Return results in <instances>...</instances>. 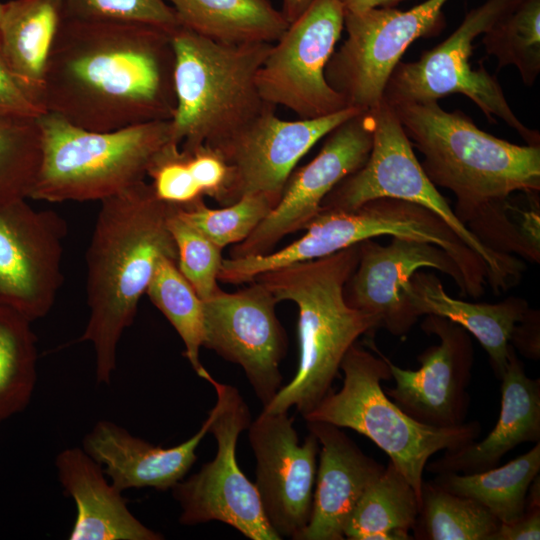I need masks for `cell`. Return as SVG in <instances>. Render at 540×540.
I'll list each match as a JSON object with an SVG mask.
<instances>
[{
    "instance_id": "cell-16",
    "label": "cell",
    "mask_w": 540,
    "mask_h": 540,
    "mask_svg": "<svg viewBox=\"0 0 540 540\" xmlns=\"http://www.w3.org/2000/svg\"><path fill=\"white\" fill-rule=\"evenodd\" d=\"M275 109L268 107L211 147L230 169L223 205L250 194H263L276 205L299 160L331 130L361 111L348 107L321 118L289 121L276 116Z\"/></svg>"
},
{
    "instance_id": "cell-20",
    "label": "cell",
    "mask_w": 540,
    "mask_h": 540,
    "mask_svg": "<svg viewBox=\"0 0 540 540\" xmlns=\"http://www.w3.org/2000/svg\"><path fill=\"white\" fill-rule=\"evenodd\" d=\"M421 268L441 271L453 279L464 295V279L453 259L439 246L393 236L387 245L373 239L359 243L358 264L345 283L349 306L377 317L394 336L407 334L418 320L407 301L405 289Z\"/></svg>"
},
{
    "instance_id": "cell-3",
    "label": "cell",
    "mask_w": 540,
    "mask_h": 540,
    "mask_svg": "<svg viewBox=\"0 0 540 540\" xmlns=\"http://www.w3.org/2000/svg\"><path fill=\"white\" fill-rule=\"evenodd\" d=\"M172 206L145 180L101 201L86 252L89 318L78 339L93 345L98 383H110L119 340L159 259L177 261L167 223Z\"/></svg>"
},
{
    "instance_id": "cell-44",
    "label": "cell",
    "mask_w": 540,
    "mask_h": 540,
    "mask_svg": "<svg viewBox=\"0 0 540 540\" xmlns=\"http://www.w3.org/2000/svg\"><path fill=\"white\" fill-rule=\"evenodd\" d=\"M312 0H283L281 12L290 23L295 20Z\"/></svg>"
},
{
    "instance_id": "cell-1",
    "label": "cell",
    "mask_w": 540,
    "mask_h": 540,
    "mask_svg": "<svg viewBox=\"0 0 540 540\" xmlns=\"http://www.w3.org/2000/svg\"><path fill=\"white\" fill-rule=\"evenodd\" d=\"M174 64L171 33L163 29L62 18L47 66L43 108L100 132L171 120Z\"/></svg>"
},
{
    "instance_id": "cell-41",
    "label": "cell",
    "mask_w": 540,
    "mask_h": 540,
    "mask_svg": "<svg viewBox=\"0 0 540 540\" xmlns=\"http://www.w3.org/2000/svg\"><path fill=\"white\" fill-rule=\"evenodd\" d=\"M44 112L18 85L0 49V115L37 118Z\"/></svg>"
},
{
    "instance_id": "cell-27",
    "label": "cell",
    "mask_w": 540,
    "mask_h": 540,
    "mask_svg": "<svg viewBox=\"0 0 540 540\" xmlns=\"http://www.w3.org/2000/svg\"><path fill=\"white\" fill-rule=\"evenodd\" d=\"M165 1L180 26L220 43H274L289 25L272 0Z\"/></svg>"
},
{
    "instance_id": "cell-45",
    "label": "cell",
    "mask_w": 540,
    "mask_h": 540,
    "mask_svg": "<svg viewBox=\"0 0 540 540\" xmlns=\"http://www.w3.org/2000/svg\"><path fill=\"white\" fill-rule=\"evenodd\" d=\"M3 4H4V3H1V2H0V18H1V15H2V11H3Z\"/></svg>"
},
{
    "instance_id": "cell-33",
    "label": "cell",
    "mask_w": 540,
    "mask_h": 540,
    "mask_svg": "<svg viewBox=\"0 0 540 540\" xmlns=\"http://www.w3.org/2000/svg\"><path fill=\"white\" fill-rule=\"evenodd\" d=\"M483 34L485 52L497 59L498 70L513 65L532 86L540 73V0H519Z\"/></svg>"
},
{
    "instance_id": "cell-34",
    "label": "cell",
    "mask_w": 540,
    "mask_h": 540,
    "mask_svg": "<svg viewBox=\"0 0 540 540\" xmlns=\"http://www.w3.org/2000/svg\"><path fill=\"white\" fill-rule=\"evenodd\" d=\"M40 159L36 118L0 115V206L29 198Z\"/></svg>"
},
{
    "instance_id": "cell-31",
    "label": "cell",
    "mask_w": 540,
    "mask_h": 540,
    "mask_svg": "<svg viewBox=\"0 0 540 540\" xmlns=\"http://www.w3.org/2000/svg\"><path fill=\"white\" fill-rule=\"evenodd\" d=\"M501 522L473 499L423 483L419 515L413 527L421 540H490Z\"/></svg>"
},
{
    "instance_id": "cell-12",
    "label": "cell",
    "mask_w": 540,
    "mask_h": 540,
    "mask_svg": "<svg viewBox=\"0 0 540 540\" xmlns=\"http://www.w3.org/2000/svg\"><path fill=\"white\" fill-rule=\"evenodd\" d=\"M448 0H426L409 10L376 7L344 15L347 37L332 54L328 84L348 107L375 109L395 66L415 40L437 35L444 27Z\"/></svg>"
},
{
    "instance_id": "cell-18",
    "label": "cell",
    "mask_w": 540,
    "mask_h": 540,
    "mask_svg": "<svg viewBox=\"0 0 540 540\" xmlns=\"http://www.w3.org/2000/svg\"><path fill=\"white\" fill-rule=\"evenodd\" d=\"M248 430L265 517L281 539L296 540L311 516L319 442L310 432L300 444L288 411L262 410Z\"/></svg>"
},
{
    "instance_id": "cell-13",
    "label": "cell",
    "mask_w": 540,
    "mask_h": 540,
    "mask_svg": "<svg viewBox=\"0 0 540 540\" xmlns=\"http://www.w3.org/2000/svg\"><path fill=\"white\" fill-rule=\"evenodd\" d=\"M339 0H312L274 43L257 73L264 102L299 119H315L348 108L327 82L326 66L344 30Z\"/></svg>"
},
{
    "instance_id": "cell-4",
    "label": "cell",
    "mask_w": 540,
    "mask_h": 540,
    "mask_svg": "<svg viewBox=\"0 0 540 540\" xmlns=\"http://www.w3.org/2000/svg\"><path fill=\"white\" fill-rule=\"evenodd\" d=\"M359 259V243L331 255L296 262L258 275L277 302L298 306L299 364L293 379L281 387L263 410L305 416L332 389L341 362L362 335L381 328L377 317L352 308L344 298L345 283Z\"/></svg>"
},
{
    "instance_id": "cell-24",
    "label": "cell",
    "mask_w": 540,
    "mask_h": 540,
    "mask_svg": "<svg viewBox=\"0 0 540 540\" xmlns=\"http://www.w3.org/2000/svg\"><path fill=\"white\" fill-rule=\"evenodd\" d=\"M55 465L59 482L75 502L70 540H160L164 536L138 520L102 466L82 448L62 450Z\"/></svg>"
},
{
    "instance_id": "cell-35",
    "label": "cell",
    "mask_w": 540,
    "mask_h": 540,
    "mask_svg": "<svg viewBox=\"0 0 540 540\" xmlns=\"http://www.w3.org/2000/svg\"><path fill=\"white\" fill-rule=\"evenodd\" d=\"M275 204L263 194H250L221 209L208 208L203 198L178 206V213L220 248L244 241Z\"/></svg>"
},
{
    "instance_id": "cell-17",
    "label": "cell",
    "mask_w": 540,
    "mask_h": 540,
    "mask_svg": "<svg viewBox=\"0 0 540 540\" xmlns=\"http://www.w3.org/2000/svg\"><path fill=\"white\" fill-rule=\"evenodd\" d=\"M252 282L203 301V346L240 365L265 407L282 387L280 364L287 339L275 313V297L261 283Z\"/></svg>"
},
{
    "instance_id": "cell-19",
    "label": "cell",
    "mask_w": 540,
    "mask_h": 540,
    "mask_svg": "<svg viewBox=\"0 0 540 540\" xmlns=\"http://www.w3.org/2000/svg\"><path fill=\"white\" fill-rule=\"evenodd\" d=\"M424 332L439 338V344L419 356L418 370L403 369L389 358L387 363L393 388L385 394L407 415L433 427H453L465 423L470 397L467 388L473 366L470 334L454 322L426 315Z\"/></svg>"
},
{
    "instance_id": "cell-22",
    "label": "cell",
    "mask_w": 540,
    "mask_h": 540,
    "mask_svg": "<svg viewBox=\"0 0 540 540\" xmlns=\"http://www.w3.org/2000/svg\"><path fill=\"white\" fill-rule=\"evenodd\" d=\"M210 425L209 414L192 437L164 448L132 435L112 421L101 420L85 435L82 449L102 466L121 492L145 487L165 491L184 479L193 466L196 449L209 433Z\"/></svg>"
},
{
    "instance_id": "cell-26",
    "label": "cell",
    "mask_w": 540,
    "mask_h": 540,
    "mask_svg": "<svg viewBox=\"0 0 540 540\" xmlns=\"http://www.w3.org/2000/svg\"><path fill=\"white\" fill-rule=\"evenodd\" d=\"M62 9L63 0H11L3 4L0 18L4 61L18 85L43 110L45 76Z\"/></svg>"
},
{
    "instance_id": "cell-29",
    "label": "cell",
    "mask_w": 540,
    "mask_h": 540,
    "mask_svg": "<svg viewBox=\"0 0 540 540\" xmlns=\"http://www.w3.org/2000/svg\"><path fill=\"white\" fill-rule=\"evenodd\" d=\"M420 511L416 493L389 461L366 489L344 529L349 540H407Z\"/></svg>"
},
{
    "instance_id": "cell-30",
    "label": "cell",
    "mask_w": 540,
    "mask_h": 540,
    "mask_svg": "<svg viewBox=\"0 0 540 540\" xmlns=\"http://www.w3.org/2000/svg\"><path fill=\"white\" fill-rule=\"evenodd\" d=\"M30 323L0 303V423L28 406L36 385V336Z\"/></svg>"
},
{
    "instance_id": "cell-25",
    "label": "cell",
    "mask_w": 540,
    "mask_h": 540,
    "mask_svg": "<svg viewBox=\"0 0 540 540\" xmlns=\"http://www.w3.org/2000/svg\"><path fill=\"white\" fill-rule=\"evenodd\" d=\"M415 314L446 318L474 336L486 351L495 376L504 373L515 326L529 312L526 300L508 297L499 303H473L449 296L431 273L416 271L405 289Z\"/></svg>"
},
{
    "instance_id": "cell-36",
    "label": "cell",
    "mask_w": 540,
    "mask_h": 540,
    "mask_svg": "<svg viewBox=\"0 0 540 540\" xmlns=\"http://www.w3.org/2000/svg\"><path fill=\"white\" fill-rule=\"evenodd\" d=\"M167 223L177 248V266L181 274L202 301L218 294L221 291L217 280L223 260L222 248L182 218L178 205L172 206Z\"/></svg>"
},
{
    "instance_id": "cell-21",
    "label": "cell",
    "mask_w": 540,
    "mask_h": 540,
    "mask_svg": "<svg viewBox=\"0 0 540 540\" xmlns=\"http://www.w3.org/2000/svg\"><path fill=\"white\" fill-rule=\"evenodd\" d=\"M319 442L311 516L296 540H343L357 502L385 466L366 455L341 428L307 422Z\"/></svg>"
},
{
    "instance_id": "cell-14",
    "label": "cell",
    "mask_w": 540,
    "mask_h": 540,
    "mask_svg": "<svg viewBox=\"0 0 540 540\" xmlns=\"http://www.w3.org/2000/svg\"><path fill=\"white\" fill-rule=\"evenodd\" d=\"M372 110L349 117L325 137L319 153L290 175L278 203L254 231L231 250V258L264 255L286 235L304 229L343 179L368 159L373 141Z\"/></svg>"
},
{
    "instance_id": "cell-11",
    "label": "cell",
    "mask_w": 540,
    "mask_h": 540,
    "mask_svg": "<svg viewBox=\"0 0 540 540\" xmlns=\"http://www.w3.org/2000/svg\"><path fill=\"white\" fill-rule=\"evenodd\" d=\"M205 380L216 391L209 432L216 439L217 452L212 461L172 488L181 507L179 521L183 525L219 521L252 540H280L265 517L255 484L236 458L238 437L251 423L250 410L234 386L211 375Z\"/></svg>"
},
{
    "instance_id": "cell-10",
    "label": "cell",
    "mask_w": 540,
    "mask_h": 540,
    "mask_svg": "<svg viewBox=\"0 0 540 540\" xmlns=\"http://www.w3.org/2000/svg\"><path fill=\"white\" fill-rule=\"evenodd\" d=\"M518 1L486 0L470 10L448 38L423 51L418 60L400 61L389 77L383 100L388 104L438 102L459 93L473 101L490 122H496L497 117L527 145L540 146L539 131L524 125L512 111L497 78L482 62L477 69L469 63L475 38Z\"/></svg>"
},
{
    "instance_id": "cell-37",
    "label": "cell",
    "mask_w": 540,
    "mask_h": 540,
    "mask_svg": "<svg viewBox=\"0 0 540 540\" xmlns=\"http://www.w3.org/2000/svg\"><path fill=\"white\" fill-rule=\"evenodd\" d=\"M62 18L143 24L169 33L180 27L175 10L165 0H63Z\"/></svg>"
},
{
    "instance_id": "cell-28",
    "label": "cell",
    "mask_w": 540,
    "mask_h": 540,
    "mask_svg": "<svg viewBox=\"0 0 540 540\" xmlns=\"http://www.w3.org/2000/svg\"><path fill=\"white\" fill-rule=\"evenodd\" d=\"M539 470L540 441L502 466L469 474L438 473L431 482L448 492L475 500L501 523L508 524L523 515L529 487Z\"/></svg>"
},
{
    "instance_id": "cell-6",
    "label": "cell",
    "mask_w": 540,
    "mask_h": 540,
    "mask_svg": "<svg viewBox=\"0 0 540 540\" xmlns=\"http://www.w3.org/2000/svg\"><path fill=\"white\" fill-rule=\"evenodd\" d=\"M365 349L355 342L340 369L343 384L332 389L303 416L307 422H325L349 428L374 442L390 458L422 500L423 473L429 458L441 450H455L478 439L481 424L465 422L453 427L423 424L402 411L384 392L381 382L390 380L387 357L370 341Z\"/></svg>"
},
{
    "instance_id": "cell-43",
    "label": "cell",
    "mask_w": 540,
    "mask_h": 540,
    "mask_svg": "<svg viewBox=\"0 0 540 540\" xmlns=\"http://www.w3.org/2000/svg\"><path fill=\"white\" fill-rule=\"evenodd\" d=\"M347 12L362 11L376 7H394L403 0H339Z\"/></svg>"
},
{
    "instance_id": "cell-8",
    "label": "cell",
    "mask_w": 540,
    "mask_h": 540,
    "mask_svg": "<svg viewBox=\"0 0 540 540\" xmlns=\"http://www.w3.org/2000/svg\"><path fill=\"white\" fill-rule=\"evenodd\" d=\"M305 234L273 253L223 259L218 280L242 284L261 273L296 262L317 259L379 236H398L433 243L456 263L465 292L481 291L486 283L484 261L437 215L400 199L378 198L353 210H320Z\"/></svg>"
},
{
    "instance_id": "cell-32",
    "label": "cell",
    "mask_w": 540,
    "mask_h": 540,
    "mask_svg": "<svg viewBox=\"0 0 540 540\" xmlns=\"http://www.w3.org/2000/svg\"><path fill=\"white\" fill-rule=\"evenodd\" d=\"M146 294L177 331L185 345V357L205 380L210 373L199 356L204 340L203 301L181 274L175 259H159Z\"/></svg>"
},
{
    "instance_id": "cell-2",
    "label": "cell",
    "mask_w": 540,
    "mask_h": 540,
    "mask_svg": "<svg viewBox=\"0 0 540 540\" xmlns=\"http://www.w3.org/2000/svg\"><path fill=\"white\" fill-rule=\"evenodd\" d=\"M386 102V101H385ZM412 146L423 155L425 174L450 190L457 218L484 244L539 262V234L512 218L511 195L540 191V146L516 145L479 129L460 110L437 101L389 104Z\"/></svg>"
},
{
    "instance_id": "cell-42",
    "label": "cell",
    "mask_w": 540,
    "mask_h": 540,
    "mask_svg": "<svg viewBox=\"0 0 540 540\" xmlns=\"http://www.w3.org/2000/svg\"><path fill=\"white\" fill-rule=\"evenodd\" d=\"M510 344L530 359L539 358L538 312L529 310L525 318L515 326Z\"/></svg>"
},
{
    "instance_id": "cell-39",
    "label": "cell",
    "mask_w": 540,
    "mask_h": 540,
    "mask_svg": "<svg viewBox=\"0 0 540 540\" xmlns=\"http://www.w3.org/2000/svg\"><path fill=\"white\" fill-rule=\"evenodd\" d=\"M183 150V149H182ZM190 172L203 195H208L224 204L230 169L221 155L202 144L185 151Z\"/></svg>"
},
{
    "instance_id": "cell-38",
    "label": "cell",
    "mask_w": 540,
    "mask_h": 540,
    "mask_svg": "<svg viewBox=\"0 0 540 540\" xmlns=\"http://www.w3.org/2000/svg\"><path fill=\"white\" fill-rule=\"evenodd\" d=\"M147 176L155 195L163 202L185 206L203 197L180 145L169 141L154 157Z\"/></svg>"
},
{
    "instance_id": "cell-40",
    "label": "cell",
    "mask_w": 540,
    "mask_h": 540,
    "mask_svg": "<svg viewBox=\"0 0 540 540\" xmlns=\"http://www.w3.org/2000/svg\"><path fill=\"white\" fill-rule=\"evenodd\" d=\"M539 538L540 481L538 474L529 487L523 515L512 523H501L490 540H538Z\"/></svg>"
},
{
    "instance_id": "cell-15",
    "label": "cell",
    "mask_w": 540,
    "mask_h": 540,
    "mask_svg": "<svg viewBox=\"0 0 540 540\" xmlns=\"http://www.w3.org/2000/svg\"><path fill=\"white\" fill-rule=\"evenodd\" d=\"M66 221L26 199L0 206V303L34 321L51 310L62 285Z\"/></svg>"
},
{
    "instance_id": "cell-5",
    "label": "cell",
    "mask_w": 540,
    "mask_h": 540,
    "mask_svg": "<svg viewBox=\"0 0 540 540\" xmlns=\"http://www.w3.org/2000/svg\"><path fill=\"white\" fill-rule=\"evenodd\" d=\"M171 40L176 95L171 141L181 149L214 147L274 107L263 101L256 81L272 43H220L182 26Z\"/></svg>"
},
{
    "instance_id": "cell-23",
    "label": "cell",
    "mask_w": 540,
    "mask_h": 540,
    "mask_svg": "<svg viewBox=\"0 0 540 540\" xmlns=\"http://www.w3.org/2000/svg\"><path fill=\"white\" fill-rule=\"evenodd\" d=\"M501 408L498 421L481 441H474L427 463L435 474L482 472L497 466L516 446L540 440V380L529 378L522 361L510 347L501 378Z\"/></svg>"
},
{
    "instance_id": "cell-9",
    "label": "cell",
    "mask_w": 540,
    "mask_h": 540,
    "mask_svg": "<svg viewBox=\"0 0 540 540\" xmlns=\"http://www.w3.org/2000/svg\"><path fill=\"white\" fill-rule=\"evenodd\" d=\"M372 114L373 141L367 161L331 190L321 210H353L378 198L420 205L441 218L484 261L487 285L495 294L514 287L525 269L522 261L515 255L490 248L457 218L425 174L401 122L387 102L382 100Z\"/></svg>"
},
{
    "instance_id": "cell-7",
    "label": "cell",
    "mask_w": 540,
    "mask_h": 540,
    "mask_svg": "<svg viewBox=\"0 0 540 540\" xmlns=\"http://www.w3.org/2000/svg\"><path fill=\"white\" fill-rule=\"evenodd\" d=\"M41 159L29 198L102 201L144 181L156 154L171 141V124L152 121L91 131L44 112L36 118Z\"/></svg>"
}]
</instances>
